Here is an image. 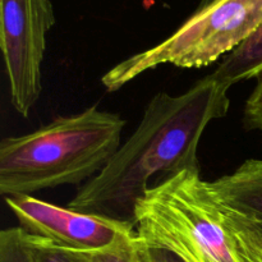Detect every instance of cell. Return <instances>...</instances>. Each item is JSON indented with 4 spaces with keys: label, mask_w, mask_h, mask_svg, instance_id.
<instances>
[{
    "label": "cell",
    "mask_w": 262,
    "mask_h": 262,
    "mask_svg": "<svg viewBox=\"0 0 262 262\" xmlns=\"http://www.w3.org/2000/svg\"><path fill=\"white\" fill-rule=\"evenodd\" d=\"M0 262H36L30 234L20 227L0 233Z\"/></svg>",
    "instance_id": "obj_10"
},
{
    "label": "cell",
    "mask_w": 262,
    "mask_h": 262,
    "mask_svg": "<svg viewBox=\"0 0 262 262\" xmlns=\"http://www.w3.org/2000/svg\"><path fill=\"white\" fill-rule=\"evenodd\" d=\"M220 204L262 220V160L248 159L232 174L210 182Z\"/></svg>",
    "instance_id": "obj_7"
},
{
    "label": "cell",
    "mask_w": 262,
    "mask_h": 262,
    "mask_svg": "<svg viewBox=\"0 0 262 262\" xmlns=\"http://www.w3.org/2000/svg\"><path fill=\"white\" fill-rule=\"evenodd\" d=\"M142 241L182 262H262V251L230 227L210 182L184 170L147 191L136 209Z\"/></svg>",
    "instance_id": "obj_3"
},
{
    "label": "cell",
    "mask_w": 262,
    "mask_h": 262,
    "mask_svg": "<svg viewBox=\"0 0 262 262\" xmlns=\"http://www.w3.org/2000/svg\"><path fill=\"white\" fill-rule=\"evenodd\" d=\"M125 122L97 105L0 142V193L4 197L87 182L122 145Z\"/></svg>",
    "instance_id": "obj_2"
},
{
    "label": "cell",
    "mask_w": 262,
    "mask_h": 262,
    "mask_svg": "<svg viewBox=\"0 0 262 262\" xmlns=\"http://www.w3.org/2000/svg\"><path fill=\"white\" fill-rule=\"evenodd\" d=\"M143 243H145V250L148 262H182L176 255H173L169 251L148 245L145 241H143Z\"/></svg>",
    "instance_id": "obj_13"
},
{
    "label": "cell",
    "mask_w": 262,
    "mask_h": 262,
    "mask_svg": "<svg viewBox=\"0 0 262 262\" xmlns=\"http://www.w3.org/2000/svg\"><path fill=\"white\" fill-rule=\"evenodd\" d=\"M5 204L19 223L18 227L64 250L95 252L137 233L132 223L56 206L32 194L5 197Z\"/></svg>",
    "instance_id": "obj_6"
},
{
    "label": "cell",
    "mask_w": 262,
    "mask_h": 262,
    "mask_svg": "<svg viewBox=\"0 0 262 262\" xmlns=\"http://www.w3.org/2000/svg\"><path fill=\"white\" fill-rule=\"evenodd\" d=\"M229 89L211 73L177 96L156 94L135 132L67 207L136 225L148 189L184 170L200 171V141L212 120L228 114Z\"/></svg>",
    "instance_id": "obj_1"
},
{
    "label": "cell",
    "mask_w": 262,
    "mask_h": 262,
    "mask_svg": "<svg viewBox=\"0 0 262 262\" xmlns=\"http://www.w3.org/2000/svg\"><path fill=\"white\" fill-rule=\"evenodd\" d=\"M243 125L248 130L262 132V74L257 78L253 91L246 100L243 109Z\"/></svg>",
    "instance_id": "obj_12"
},
{
    "label": "cell",
    "mask_w": 262,
    "mask_h": 262,
    "mask_svg": "<svg viewBox=\"0 0 262 262\" xmlns=\"http://www.w3.org/2000/svg\"><path fill=\"white\" fill-rule=\"evenodd\" d=\"M77 253L82 262H148L145 243L138 233L122 238L105 250Z\"/></svg>",
    "instance_id": "obj_9"
},
{
    "label": "cell",
    "mask_w": 262,
    "mask_h": 262,
    "mask_svg": "<svg viewBox=\"0 0 262 262\" xmlns=\"http://www.w3.org/2000/svg\"><path fill=\"white\" fill-rule=\"evenodd\" d=\"M215 77L227 86L258 78L262 74V25L219 64Z\"/></svg>",
    "instance_id": "obj_8"
},
{
    "label": "cell",
    "mask_w": 262,
    "mask_h": 262,
    "mask_svg": "<svg viewBox=\"0 0 262 262\" xmlns=\"http://www.w3.org/2000/svg\"><path fill=\"white\" fill-rule=\"evenodd\" d=\"M262 25V0H211L169 37L124 59L102 76L109 92L165 64L202 68L234 51Z\"/></svg>",
    "instance_id": "obj_4"
},
{
    "label": "cell",
    "mask_w": 262,
    "mask_h": 262,
    "mask_svg": "<svg viewBox=\"0 0 262 262\" xmlns=\"http://www.w3.org/2000/svg\"><path fill=\"white\" fill-rule=\"evenodd\" d=\"M36 262H82L76 251L64 250L43 238L30 234Z\"/></svg>",
    "instance_id": "obj_11"
},
{
    "label": "cell",
    "mask_w": 262,
    "mask_h": 262,
    "mask_svg": "<svg viewBox=\"0 0 262 262\" xmlns=\"http://www.w3.org/2000/svg\"><path fill=\"white\" fill-rule=\"evenodd\" d=\"M225 219H227V217H225ZM227 222H228V223H229V224H230V225H232V227H234V228H235V229H238V230H239V232H241V233H243V234H245V235H246V237H247V238H250V239H251V241H252V242H253V243H255V245H256V246H257V247H258V248H260V250L262 251V245H260V243H258V242H257V241H256V239H255V238H252V237H251V235H250V234H248V233H246V232H245V230H243V229H242V228H239V227H238V225H235V224H234V223H232V222H230V220H228V219H227Z\"/></svg>",
    "instance_id": "obj_14"
},
{
    "label": "cell",
    "mask_w": 262,
    "mask_h": 262,
    "mask_svg": "<svg viewBox=\"0 0 262 262\" xmlns=\"http://www.w3.org/2000/svg\"><path fill=\"white\" fill-rule=\"evenodd\" d=\"M54 25L50 0H0V48L10 102L25 118L42 92L46 35Z\"/></svg>",
    "instance_id": "obj_5"
},
{
    "label": "cell",
    "mask_w": 262,
    "mask_h": 262,
    "mask_svg": "<svg viewBox=\"0 0 262 262\" xmlns=\"http://www.w3.org/2000/svg\"><path fill=\"white\" fill-rule=\"evenodd\" d=\"M209 3H210V2H209Z\"/></svg>",
    "instance_id": "obj_15"
}]
</instances>
